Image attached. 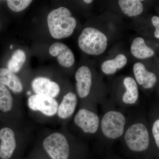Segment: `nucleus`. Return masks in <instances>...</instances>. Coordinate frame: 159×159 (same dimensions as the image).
I'll return each mask as SVG.
<instances>
[{"label":"nucleus","instance_id":"423d86ee","mask_svg":"<svg viewBox=\"0 0 159 159\" xmlns=\"http://www.w3.org/2000/svg\"><path fill=\"white\" fill-rule=\"evenodd\" d=\"M28 106L32 111H39L47 116H53L58 111V102L54 98L35 94L28 99Z\"/></svg>","mask_w":159,"mask_h":159},{"label":"nucleus","instance_id":"7ed1b4c3","mask_svg":"<svg viewBox=\"0 0 159 159\" xmlns=\"http://www.w3.org/2000/svg\"><path fill=\"white\" fill-rule=\"evenodd\" d=\"M124 140L126 146L132 151H144L148 148L150 144L148 129L143 123H134L126 130Z\"/></svg>","mask_w":159,"mask_h":159},{"label":"nucleus","instance_id":"9b49d317","mask_svg":"<svg viewBox=\"0 0 159 159\" xmlns=\"http://www.w3.org/2000/svg\"><path fill=\"white\" fill-rule=\"evenodd\" d=\"M32 89L36 94L55 98L59 94L60 88L57 83L46 77H37L31 82Z\"/></svg>","mask_w":159,"mask_h":159},{"label":"nucleus","instance_id":"39448f33","mask_svg":"<svg viewBox=\"0 0 159 159\" xmlns=\"http://www.w3.org/2000/svg\"><path fill=\"white\" fill-rule=\"evenodd\" d=\"M45 150L52 159H68L70 146L66 137L54 133L46 138L43 143Z\"/></svg>","mask_w":159,"mask_h":159},{"label":"nucleus","instance_id":"b1692460","mask_svg":"<svg viewBox=\"0 0 159 159\" xmlns=\"http://www.w3.org/2000/svg\"><path fill=\"white\" fill-rule=\"evenodd\" d=\"M93 0H84V3L87 4H91V3H93Z\"/></svg>","mask_w":159,"mask_h":159},{"label":"nucleus","instance_id":"aec40b11","mask_svg":"<svg viewBox=\"0 0 159 159\" xmlns=\"http://www.w3.org/2000/svg\"><path fill=\"white\" fill-rule=\"evenodd\" d=\"M13 106V99L10 91L6 86L0 83V111L4 112L10 111Z\"/></svg>","mask_w":159,"mask_h":159},{"label":"nucleus","instance_id":"f03ea898","mask_svg":"<svg viewBox=\"0 0 159 159\" xmlns=\"http://www.w3.org/2000/svg\"><path fill=\"white\" fill-rule=\"evenodd\" d=\"M80 48L86 54L98 56L107 48L108 39L106 34L93 27L84 29L78 39Z\"/></svg>","mask_w":159,"mask_h":159},{"label":"nucleus","instance_id":"a211bd4d","mask_svg":"<svg viewBox=\"0 0 159 159\" xmlns=\"http://www.w3.org/2000/svg\"><path fill=\"white\" fill-rule=\"evenodd\" d=\"M118 4L123 14L129 17L140 15L144 10L142 1L139 0H120Z\"/></svg>","mask_w":159,"mask_h":159},{"label":"nucleus","instance_id":"ddd939ff","mask_svg":"<svg viewBox=\"0 0 159 159\" xmlns=\"http://www.w3.org/2000/svg\"><path fill=\"white\" fill-rule=\"evenodd\" d=\"M78 99L77 95L73 92H69L63 98L58 107L57 115L62 119H67L74 113L77 106Z\"/></svg>","mask_w":159,"mask_h":159},{"label":"nucleus","instance_id":"f3484780","mask_svg":"<svg viewBox=\"0 0 159 159\" xmlns=\"http://www.w3.org/2000/svg\"><path fill=\"white\" fill-rule=\"evenodd\" d=\"M128 60L125 54H119L113 59L103 61L101 66V70L106 75H112L124 68Z\"/></svg>","mask_w":159,"mask_h":159},{"label":"nucleus","instance_id":"4468645a","mask_svg":"<svg viewBox=\"0 0 159 159\" xmlns=\"http://www.w3.org/2000/svg\"><path fill=\"white\" fill-rule=\"evenodd\" d=\"M130 52L134 57L139 59H145L153 57L155 51L146 44L143 38H136L130 46Z\"/></svg>","mask_w":159,"mask_h":159},{"label":"nucleus","instance_id":"bb28decb","mask_svg":"<svg viewBox=\"0 0 159 159\" xmlns=\"http://www.w3.org/2000/svg\"><path fill=\"white\" fill-rule=\"evenodd\" d=\"M0 29H1V25H0Z\"/></svg>","mask_w":159,"mask_h":159},{"label":"nucleus","instance_id":"5701e85b","mask_svg":"<svg viewBox=\"0 0 159 159\" xmlns=\"http://www.w3.org/2000/svg\"><path fill=\"white\" fill-rule=\"evenodd\" d=\"M152 25L155 28L154 35L156 38L159 39V16H152L151 19Z\"/></svg>","mask_w":159,"mask_h":159},{"label":"nucleus","instance_id":"f8f14e48","mask_svg":"<svg viewBox=\"0 0 159 159\" xmlns=\"http://www.w3.org/2000/svg\"><path fill=\"white\" fill-rule=\"evenodd\" d=\"M49 53L51 56L57 57L59 64L64 67H70L75 62V57L73 51L63 43L53 44L49 49Z\"/></svg>","mask_w":159,"mask_h":159},{"label":"nucleus","instance_id":"f257e3e1","mask_svg":"<svg viewBox=\"0 0 159 159\" xmlns=\"http://www.w3.org/2000/svg\"><path fill=\"white\" fill-rule=\"evenodd\" d=\"M77 21L70 10L61 7L54 9L48 16V24L51 36L56 39L70 37L74 33Z\"/></svg>","mask_w":159,"mask_h":159},{"label":"nucleus","instance_id":"a878e982","mask_svg":"<svg viewBox=\"0 0 159 159\" xmlns=\"http://www.w3.org/2000/svg\"><path fill=\"white\" fill-rule=\"evenodd\" d=\"M12 48H13V46L12 45H11L10 46V49H12Z\"/></svg>","mask_w":159,"mask_h":159},{"label":"nucleus","instance_id":"6ab92c4d","mask_svg":"<svg viewBox=\"0 0 159 159\" xmlns=\"http://www.w3.org/2000/svg\"><path fill=\"white\" fill-rule=\"evenodd\" d=\"M26 60L25 51L21 49L15 51L8 62V69L13 73H17L22 68Z\"/></svg>","mask_w":159,"mask_h":159},{"label":"nucleus","instance_id":"393cba45","mask_svg":"<svg viewBox=\"0 0 159 159\" xmlns=\"http://www.w3.org/2000/svg\"><path fill=\"white\" fill-rule=\"evenodd\" d=\"M28 93V94H29V95H30V94H31V92H28V93Z\"/></svg>","mask_w":159,"mask_h":159},{"label":"nucleus","instance_id":"9d476101","mask_svg":"<svg viewBox=\"0 0 159 159\" xmlns=\"http://www.w3.org/2000/svg\"><path fill=\"white\" fill-rule=\"evenodd\" d=\"M133 70L136 81L143 89H150L156 84L157 81L156 75L148 71L142 63H135Z\"/></svg>","mask_w":159,"mask_h":159},{"label":"nucleus","instance_id":"412c9836","mask_svg":"<svg viewBox=\"0 0 159 159\" xmlns=\"http://www.w3.org/2000/svg\"><path fill=\"white\" fill-rule=\"evenodd\" d=\"M32 2L31 0H8L7 4L11 11L20 12L29 7Z\"/></svg>","mask_w":159,"mask_h":159},{"label":"nucleus","instance_id":"1a4fd4ad","mask_svg":"<svg viewBox=\"0 0 159 159\" xmlns=\"http://www.w3.org/2000/svg\"><path fill=\"white\" fill-rule=\"evenodd\" d=\"M0 158L10 159L16 146V139L13 131L8 127L0 130Z\"/></svg>","mask_w":159,"mask_h":159},{"label":"nucleus","instance_id":"20e7f679","mask_svg":"<svg viewBox=\"0 0 159 159\" xmlns=\"http://www.w3.org/2000/svg\"><path fill=\"white\" fill-rule=\"evenodd\" d=\"M125 123L126 119L122 113L118 111H109L104 114L101 120V130L107 139H117L124 133Z\"/></svg>","mask_w":159,"mask_h":159},{"label":"nucleus","instance_id":"dca6fc26","mask_svg":"<svg viewBox=\"0 0 159 159\" xmlns=\"http://www.w3.org/2000/svg\"><path fill=\"white\" fill-rule=\"evenodd\" d=\"M0 83L14 93H20L23 91L22 84L19 78L8 69H0Z\"/></svg>","mask_w":159,"mask_h":159},{"label":"nucleus","instance_id":"4be33fe9","mask_svg":"<svg viewBox=\"0 0 159 159\" xmlns=\"http://www.w3.org/2000/svg\"><path fill=\"white\" fill-rule=\"evenodd\" d=\"M152 134L156 144L159 148V119L154 122L152 126Z\"/></svg>","mask_w":159,"mask_h":159},{"label":"nucleus","instance_id":"0eeeda50","mask_svg":"<svg viewBox=\"0 0 159 159\" xmlns=\"http://www.w3.org/2000/svg\"><path fill=\"white\" fill-rule=\"evenodd\" d=\"M75 124L85 133H96L99 128V119L97 115L85 109L79 110L74 117Z\"/></svg>","mask_w":159,"mask_h":159},{"label":"nucleus","instance_id":"2eb2a0df","mask_svg":"<svg viewBox=\"0 0 159 159\" xmlns=\"http://www.w3.org/2000/svg\"><path fill=\"white\" fill-rule=\"evenodd\" d=\"M123 82L125 91L122 95V101L126 104H134L139 97L138 84L135 80L131 77H125Z\"/></svg>","mask_w":159,"mask_h":159},{"label":"nucleus","instance_id":"6e6552de","mask_svg":"<svg viewBox=\"0 0 159 159\" xmlns=\"http://www.w3.org/2000/svg\"><path fill=\"white\" fill-rule=\"evenodd\" d=\"M76 89L80 98H84L89 96L92 86V74L87 66L80 67L75 74Z\"/></svg>","mask_w":159,"mask_h":159}]
</instances>
